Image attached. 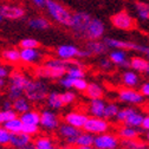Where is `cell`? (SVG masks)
I'll return each instance as SVG.
<instances>
[{
	"label": "cell",
	"instance_id": "obj_1",
	"mask_svg": "<svg viewBox=\"0 0 149 149\" xmlns=\"http://www.w3.org/2000/svg\"><path fill=\"white\" fill-rule=\"evenodd\" d=\"M46 7H47L50 14L58 23H61L63 25H66V26H71L73 15L66 8H64L62 5H59L57 3L52 1V0H46Z\"/></svg>",
	"mask_w": 149,
	"mask_h": 149
},
{
	"label": "cell",
	"instance_id": "obj_2",
	"mask_svg": "<svg viewBox=\"0 0 149 149\" xmlns=\"http://www.w3.org/2000/svg\"><path fill=\"white\" fill-rule=\"evenodd\" d=\"M29 83H30V81L25 76H23V74L19 72H14V74L12 76V79H11L10 89H8L10 98L13 101L19 98L23 92H25V89L29 85Z\"/></svg>",
	"mask_w": 149,
	"mask_h": 149
},
{
	"label": "cell",
	"instance_id": "obj_3",
	"mask_svg": "<svg viewBox=\"0 0 149 149\" xmlns=\"http://www.w3.org/2000/svg\"><path fill=\"white\" fill-rule=\"evenodd\" d=\"M25 95L31 101H43L47 96V88L42 82H31L25 89Z\"/></svg>",
	"mask_w": 149,
	"mask_h": 149
},
{
	"label": "cell",
	"instance_id": "obj_4",
	"mask_svg": "<svg viewBox=\"0 0 149 149\" xmlns=\"http://www.w3.org/2000/svg\"><path fill=\"white\" fill-rule=\"evenodd\" d=\"M92 22V18L83 12H78L74 13L72 17V24L71 27L76 31L78 34H84L86 36V31L89 29V25Z\"/></svg>",
	"mask_w": 149,
	"mask_h": 149
},
{
	"label": "cell",
	"instance_id": "obj_5",
	"mask_svg": "<svg viewBox=\"0 0 149 149\" xmlns=\"http://www.w3.org/2000/svg\"><path fill=\"white\" fill-rule=\"evenodd\" d=\"M111 23L114 24L117 29L121 30H130L135 25V22L132 17H130L125 11H121L111 17Z\"/></svg>",
	"mask_w": 149,
	"mask_h": 149
},
{
	"label": "cell",
	"instance_id": "obj_6",
	"mask_svg": "<svg viewBox=\"0 0 149 149\" xmlns=\"http://www.w3.org/2000/svg\"><path fill=\"white\" fill-rule=\"evenodd\" d=\"M84 129L88 133H92V134H102L108 129V123L101 118L97 117H91L88 118Z\"/></svg>",
	"mask_w": 149,
	"mask_h": 149
},
{
	"label": "cell",
	"instance_id": "obj_7",
	"mask_svg": "<svg viewBox=\"0 0 149 149\" xmlns=\"http://www.w3.org/2000/svg\"><path fill=\"white\" fill-rule=\"evenodd\" d=\"M25 14V11L22 7L18 6H10V5H3L0 7V18L1 20L4 18H8V19H18L22 18Z\"/></svg>",
	"mask_w": 149,
	"mask_h": 149
},
{
	"label": "cell",
	"instance_id": "obj_8",
	"mask_svg": "<svg viewBox=\"0 0 149 149\" xmlns=\"http://www.w3.org/2000/svg\"><path fill=\"white\" fill-rule=\"evenodd\" d=\"M104 33V25L101 20L98 19H92L91 24L89 25V29L86 31V36L88 38L95 40V39H98L103 36Z\"/></svg>",
	"mask_w": 149,
	"mask_h": 149
},
{
	"label": "cell",
	"instance_id": "obj_9",
	"mask_svg": "<svg viewBox=\"0 0 149 149\" xmlns=\"http://www.w3.org/2000/svg\"><path fill=\"white\" fill-rule=\"evenodd\" d=\"M94 144L98 149H115L117 146V140L111 135H100L95 139Z\"/></svg>",
	"mask_w": 149,
	"mask_h": 149
},
{
	"label": "cell",
	"instance_id": "obj_10",
	"mask_svg": "<svg viewBox=\"0 0 149 149\" xmlns=\"http://www.w3.org/2000/svg\"><path fill=\"white\" fill-rule=\"evenodd\" d=\"M61 134H62L64 137H66V141L70 142V143H76L78 136L81 135L78 128L73 127V125H71V124H69V123L61 127Z\"/></svg>",
	"mask_w": 149,
	"mask_h": 149
},
{
	"label": "cell",
	"instance_id": "obj_11",
	"mask_svg": "<svg viewBox=\"0 0 149 149\" xmlns=\"http://www.w3.org/2000/svg\"><path fill=\"white\" fill-rule=\"evenodd\" d=\"M14 148L17 149H22L25 146H27L30 143V135L22 132V133H17V134H12L11 136V142H10Z\"/></svg>",
	"mask_w": 149,
	"mask_h": 149
},
{
	"label": "cell",
	"instance_id": "obj_12",
	"mask_svg": "<svg viewBox=\"0 0 149 149\" xmlns=\"http://www.w3.org/2000/svg\"><path fill=\"white\" fill-rule=\"evenodd\" d=\"M65 121L69 124L76 127V128H84V125H85V123L88 121V117L85 115H82V114L71 113V114L65 116Z\"/></svg>",
	"mask_w": 149,
	"mask_h": 149
},
{
	"label": "cell",
	"instance_id": "obj_13",
	"mask_svg": "<svg viewBox=\"0 0 149 149\" xmlns=\"http://www.w3.org/2000/svg\"><path fill=\"white\" fill-rule=\"evenodd\" d=\"M79 52L81 51L77 47H74L72 45H62L57 50L58 56L63 59H71L73 57H76V56H79Z\"/></svg>",
	"mask_w": 149,
	"mask_h": 149
},
{
	"label": "cell",
	"instance_id": "obj_14",
	"mask_svg": "<svg viewBox=\"0 0 149 149\" xmlns=\"http://www.w3.org/2000/svg\"><path fill=\"white\" fill-rule=\"evenodd\" d=\"M120 100L129 103H141L143 97L134 90H122L120 92Z\"/></svg>",
	"mask_w": 149,
	"mask_h": 149
},
{
	"label": "cell",
	"instance_id": "obj_15",
	"mask_svg": "<svg viewBox=\"0 0 149 149\" xmlns=\"http://www.w3.org/2000/svg\"><path fill=\"white\" fill-rule=\"evenodd\" d=\"M40 124L45 128H49V129H53L57 127L58 124V120L54 114L50 113V111H43L42 115H40Z\"/></svg>",
	"mask_w": 149,
	"mask_h": 149
},
{
	"label": "cell",
	"instance_id": "obj_16",
	"mask_svg": "<svg viewBox=\"0 0 149 149\" xmlns=\"http://www.w3.org/2000/svg\"><path fill=\"white\" fill-rule=\"evenodd\" d=\"M104 111H105V104L102 100L95 98L92 100L91 105H90V113L96 116V117H102L104 116Z\"/></svg>",
	"mask_w": 149,
	"mask_h": 149
},
{
	"label": "cell",
	"instance_id": "obj_17",
	"mask_svg": "<svg viewBox=\"0 0 149 149\" xmlns=\"http://www.w3.org/2000/svg\"><path fill=\"white\" fill-rule=\"evenodd\" d=\"M105 44L110 47H116L120 50H130V49H136V44L133 43H128V42H122V40H116V39H110L105 38Z\"/></svg>",
	"mask_w": 149,
	"mask_h": 149
},
{
	"label": "cell",
	"instance_id": "obj_18",
	"mask_svg": "<svg viewBox=\"0 0 149 149\" xmlns=\"http://www.w3.org/2000/svg\"><path fill=\"white\" fill-rule=\"evenodd\" d=\"M23 127H24V123L20 118H14V120H11V121H7V122L4 123V128H6L12 134L22 133Z\"/></svg>",
	"mask_w": 149,
	"mask_h": 149
},
{
	"label": "cell",
	"instance_id": "obj_19",
	"mask_svg": "<svg viewBox=\"0 0 149 149\" xmlns=\"http://www.w3.org/2000/svg\"><path fill=\"white\" fill-rule=\"evenodd\" d=\"M20 120L23 121L24 124H37L40 123V115L34 113V111H26V113L22 114Z\"/></svg>",
	"mask_w": 149,
	"mask_h": 149
},
{
	"label": "cell",
	"instance_id": "obj_20",
	"mask_svg": "<svg viewBox=\"0 0 149 149\" xmlns=\"http://www.w3.org/2000/svg\"><path fill=\"white\" fill-rule=\"evenodd\" d=\"M107 44H103V43H100V42H96V40H92V42H89L88 45H86V50L92 54H100V53H103L107 51Z\"/></svg>",
	"mask_w": 149,
	"mask_h": 149
},
{
	"label": "cell",
	"instance_id": "obj_21",
	"mask_svg": "<svg viewBox=\"0 0 149 149\" xmlns=\"http://www.w3.org/2000/svg\"><path fill=\"white\" fill-rule=\"evenodd\" d=\"M20 56L24 62H34L39 58V53L34 49H23L20 51Z\"/></svg>",
	"mask_w": 149,
	"mask_h": 149
},
{
	"label": "cell",
	"instance_id": "obj_22",
	"mask_svg": "<svg viewBox=\"0 0 149 149\" xmlns=\"http://www.w3.org/2000/svg\"><path fill=\"white\" fill-rule=\"evenodd\" d=\"M86 94H88V96H89L90 98H92V100L101 98L102 95H103V90H102V88L98 86L97 84L91 83V84H89L88 88H86Z\"/></svg>",
	"mask_w": 149,
	"mask_h": 149
},
{
	"label": "cell",
	"instance_id": "obj_23",
	"mask_svg": "<svg viewBox=\"0 0 149 149\" xmlns=\"http://www.w3.org/2000/svg\"><path fill=\"white\" fill-rule=\"evenodd\" d=\"M110 61L118 64V65H130V63H128L125 59V53L121 50L111 52L110 53Z\"/></svg>",
	"mask_w": 149,
	"mask_h": 149
},
{
	"label": "cell",
	"instance_id": "obj_24",
	"mask_svg": "<svg viewBox=\"0 0 149 149\" xmlns=\"http://www.w3.org/2000/svg\"><path fill=\"white\" fill-rule=\"evenodd\" d=\"M13 108H14V110H17V113L24 114V113H26V111L30 110V104L26 102V100L19 97L15 101H13Z\"/></svg>",
	"mask_w": 149,
	"mask_h": 149
},
{
	"label": "cell",
	"instance_id": "obj_25",
	"mask_svg": "<svg viewBox=\"0 0 149 149\" xmlns=\"http://www.w3.org/2000/svg\"><path fill=\"white\" fill-rule=\"evenodd\" d=\"M47 102H49V105L53 109H59L64 103L62 101V96L57 92H52V94L49 95L47 97Z\"/></svg>",
	"mask_w": 149,
	"mask_h": 149
},
{
	"label": "cell",
	"instance_id": "obj_26",
	"mask_svg": "<svg viewBox=\"0 0 149 149\" xmlns=\"http://www.w3.org/2000/svg\"><path fill=\"white\" fill-rule=\"evenodd\" d=\"M143 120H144V117H143L142 115L136 114V113H133L132 115H130V116L124 121V123H125L127 125H129V127H139V125H142Z\"/></svg>",
	"mask_w": 149,
	"mask_h": 149
},
{
	"label": "cell",
	"instance_id": "obj_27",
	"mask_svg": "<svg viewBox=\"0 0 149 149\" xmlns=\"http://www.w3.org/2000/svg\"><path fill=\"white\" fill-rule=\"evenodd\" d=\"M130 65H132V68H134L137 71H146L148 65H149V63L146 59H143V58L135 57V58H133L132 61H130Z\"/></svg>",
	"mask_w": 149,
	"mask_h": 149
},
{
	"label": "cell",
	"instance_id": "obj_28",
	"mask_svg": "<svg viewBox=\"0 0 149 149\" xmlns=\"http://www.w3.org/2000/svg\"><path fill=\"white\" fill-rule=\"evenodd\" d=\"M3 57H4L6 61H8V62H18L19 59H22L20 52H18V51L14 50V49L4 51V52H3Z\"/></svg>",
	"mask_w": 149,
	"mask_h": 149
},
{
	"label": "cell",
	"instance_id": "obj_29",
	"mask_svg": "<svg viewBox=\"0 0 149 149\" xmlns=\"http://www.w3.org/2000/svg\"><path fill=\"white\" fill-rule=\"evenodd\" d=\"M29 25L33 29H38V30H45L50 26V23L46 19L43 18H37V19H32L29 22Z\"/></svg>",
	"mask_w": 149,
	"mask_h": 149
},
{
	"label": "cell",
	"instance_id": "obj_30",
	"mask_svg": "<svg viewBox=\"0 0 149 149\" xmlns=\"http://www.w3.org/2000/svg\"><path fill=\"white\" fill-rule=\"evenodd\" d=\"M79 147H90L91 144L95 143V139L89 134H81L76 142Z\"/></svg>",
	"mask_w": 149,
	"mask_h": 149
},
{
	"label": "cell",
	"instance_id": "obj_31",
	"mask_svg": "<svg viewBox=\"0 0 149 149\" xmlns=\"http://www.w3.org/2000/svg\"><path fill=\"white\" fill-rule=\"evenodd\" d=\"M136 11L141 19L143 20L149 19V5L143 3H136Z\"/></svg>",
	"mask_w": 149,
	"mask_h": 149
},
{
	"label": "cell",
	"instance_id": "obj_32",
	"mask_svg": "<svg viewBox=\"0 0 149 149\" xmlns=\"http://www.w3.org/2000/svg\"><path fill=\"white\" fill-rule=\"evenodd\" d=\"M120 136H122L123 139H135L137 136V130H135L133 127H125L122 128L120 132H118Z\"/></svg>",
	"mask_w": 149,
	"mask_h": 149
},
{
	"label": "cell",
	"instance_id": "obj_33",
	"mask_svg": "<svg viewBox=\"0 0 149 149\" xmlns=\"http://www.w3.org/2000/svg\"><path fill=\"white\" fill-rule=\"evenodd\" d=\"M66 72H68V76L73 77V78H83V76H84V71L79 68V64L71 66Z\"/></svg>",
	"mask_w": 149,
	"mask_h": 149
},
{
	"label": "cell",
	"instance_id": "obj_34",
	"mask_svg": "<svg viewBox=\"0 0 149 149\" xmlns=\"http://www.w3.org/2000/svg\"><path fill=\"white\" fill-rule=\"evenodd\" d=\"M14 118H17V115H15L14 111H12L11 109L3 110L1 113H0V122H1V123H5V122L14 120Z\"/></svg>",
	"mask_w": 149,
	"mask_h": 149
},
{
	"label": "cell",
	"instance_id": "obj_35",
	"mask_svg": "<svg viewBox=\"0 0 149 149\" xmlns=\"http://www.w3.org/2000/svg\"><path fill=\"white\" fill-rule=\"evenodd\" d=\"M123 81L127 85L129 86H133L137 83V76L134 73V72H125L123 74Z\"/></svg>",
	"mask_w": 149,
	"mask_h": 149
},
{
	"label": "cell",
	"instance_id": "obj_36",
	"mask_svg": "<svg viewBox=\"0 0 149 149\" xmlns=\"http://www.w3.org/2000/svg\"><path fill=\"white\" fill-rule=\"evenodd\" d=\"M118 108L115 104H110L105 107V111H104V117H113V116H117L118 114Z\"/></svg>",
	"mask_w": 149,
	"mask_h": 149
},
{
	"label": "cell",
	"instance_id": "obj_37",
	"mask_svg": "<svg viewBox=\"0 0 149 149\" xmlns=\"http://www.w3.org/2000/svg\"><path fill=\"white\" fill-rule=\"evenodd\" d=\"M11 136H12V133H10L6 128L0 129V142L3 144L11 142Z\"/></svg>",
	"mask_w": 149,
	"mask_h": 149
},
{
	"label": "cell",
	"instance_id": "obj_38",
	"mask_svg": "<svg viewBox=\"0 0 149 149\" xmlns=\"http://www.w3.org/2000/svg\"><path fill=\"white\" fill-rule=\"evenodd\" d=\"M38 45H39L38 42L34 39H31V38H27V39H24L20 42V46L23 49H36Z\"/></svg>",
	"mask_w": 149,
	"mask_h": 149
},
{
	"label": "cell",
	"instance_id": "obj_39",
	"mask_svg": "<svg viewBox=\"0 0 149 149\" xmlns=\"http://www.w3.org/2000/svg\"><path fill=\"white\" fill-rule=\"evenodd\" d=\"M133 113H135V110L134 109H130V108H127V109H123V110H120L118 111V114H117V118L120 121H125L130 115H132Z\"/></svg>",
	"mask_w": 149,
	"mask_h": 149
},
{
	"label": "cell",
	"instance_id": "obj_40",
	"mask_svg": "<svg viewBox=\"0 0 149 149\" xmlns=\"http://www.w3.org/2000/svg\"><path fill=\"white\" fill-rule=\"evenodd\" d=\"M123 147L125 149H140L141 144H139L137 142L133 141V139H125L123 141Z\"/></svg>",
	"mask_w": 149,
	"mask_h": 149
},
{
	"label": "cell",
	"instance_id": "obj_41",
	"mask_svg": "<svg viewBox=\"0 0 149 149\" xmlns=\"http://www.w3.org/2000/svg\"><path fill=\"white\" fill-rule=\"evenodd\" d=\"M36 147L38 149H44V148H49V147H52V146H51V141L49 139L42 137L36 142Z\"/></svg>",
	"mask_w": 149,
	"mask_h": 149
},
{
	"label": "cell",
	"instance_id": "obj_42",
	"mask_svg": "<svg viewBox=\"0 0 149 149\" xmlns=\"http://www.w3.org/2000/svg\"><path fill=\"white\" fill-rule=\"evenodd\" d=\"M23 132L26 133V134H29V135L36 134L37 132H38V125H37V124H24Z\"/></svg>",
	"mask_w": 149,
	"mask_h": 149
},
{
	"label": "cell",
	"instance_id": "obj_43",
	"mask_svg": "<svg viewBox=\"0 0 149 149\" xmlns=\"http://www.w3.org/2000/svg\"><path fill=\"white\" fill-rule=\"evenodd\" d=\"M88 85H89V84H88L83 78H74L73 86L76 88L77 90H86Z\"/></svg>",
	"mask_w": 149,
	"mask_h": 149
},
{
	"label": "cell",
	"instance_id": "obj_44",
	"mask_svg": "<svg viewBox=\"0 0 149 149\" xmlns=\"http://www.w3.org/2000/svg\"><path fill=\"white\" fill-rule=\"evenodd\" d=\"M61 96H62V101L64 104H69V103L73 102V100H74V95L72 92H64Z\"/></svg>",
	"mask_w": 149,
	"mask_h": 149
},
{
	"label": "cell",
	"instance_id": "obj_45",
	"mask_svg": "<svg viewBox=\"0 0 149 149\" xmlns=\"http://www.w3.org/2000/svg\"><path fill=\"white\" fill-rule=\"evenodd\" d=\"M63 86H65V88H71V86H73V83H74V78L73 77H70V76H68V77H65V78H63V79H61V82H59Z\"/></svg>",
	"mask_w": 149,
	"mask_h": 149
},
{
	"label": "cell",
	"instance_id": "obj_46",
	"mask_svg": "<svg viewBox=\"0 0 149 149\" xmlns=\"http://www.w3.org/2000/svg\"><path fill=\"white\" fill-rule=\"evenodd\" d=\"M135 50H137V51H141V52L146 53L147 56H149V47H147V46H141V45H136V49H135Z\"/></svg>",
	"mask_w": 149,
	"mask_h": 149
},
{
	"label": "cell",
	"instance_id": "obj_47",
	"mask_svg": "<svg viewBox=\"0 0 149 149\" xmlns=\"http://www.w3.org/2000/svg\"><path fill=\"white\" fill-rule=\"evenodd\" d=\"M101 66L103 69H110L111 68V62L108 61V59H103V61H101Z\"/></svg>",
	"mask_w": 149,
	"mask_h": 149
},
{
	"label": "cell",
	"instance_id": "obj_48",
	"mask_svg": "<svg viewBox=\"0 0 149 149\" xmlns=\"http://www.w3.org/2000/svg\"><path fill=\"white\" fill-rule=\"evenodd\" d=\"M141 91H142V94H143V95H146V96H149V83L144 84V85L142 86Z\"/></svg>",
	"mask_w": 149,
	"mask_h": 149
},
{
	"label": "cell",
	"instance_id": "obj_49",
	"mask_svg": "<svg viewBox=\"0 0 149 149\" xmlns=\"http://www.w3.org/2000/svg\"><path fill=\"white\" fill-rule=\"evenodd\" d=\"M142 127H143L144 129L149 130V116H148V117H144V120H143V123H142Z\"/></svg>",
	"mask_w": 149,
	"mask_h": 149
},
{
	"label": "cell",
	"instance_id": "obj_50",
	"mask_svg": "<svg viewBox=\"0 0 149 149\" xmlns=\"http://www.w3.org/2000/svg\"><path fill=\"white\" fill-rule=\"evenodd\" d=\"M7 73H8V72H7V70H6L4 66L0 69V77H1V78H5V77L7 76Z\"/></svg>",
	"mask_w": 149,
	"mask_h": 149
},
{
	"label": "cell",
	"instance_id": "obj_51",
	"mask_svg": "<svg viewBox=\"0 0 149 149\" xmlns=\"http://www.w3.org/2000/svg\"><path fill=\"white\" fill-rule=\"evenodd\" d=\"M32 1H33L36 5H38V6H44V5H46V0H32Z\"/></svg>",
	"mask_w": 149,
	"mask_h": 149
},
{
	"label": "cell",
	"instance_id": "obj_52",
	"mask_svg": "<svg viewBox=\"0 0 149 149\" xmlns=\"http://www.w3.org/2000/svg\"><path fill=\"white\" fill-rule=\"evenodd\" d=\"M11 109V103L10 102H5L4 103V110H8Z\"/></svg>",
	"mask_w": 149,
	"mask_h": 149
},
{
	"label": "cell",
	"instance_id": "obj_53",
	"mask_svg": "<svg viewBox=\"0 0 149 149\" xmlns=\"http://www.w3.org/2000/svg\"><path fill=\"white\" fill-rule=\"evenodd\" d=\"M4 84H5V82H4V78H1V79H0V85H1V86H3Z\"/></svg>",
	"mask_w": 149,
	"mask_h": 149
},
{
	"label": "cell",
	"instance_id": "obj_54",
	"mask_svg": "<svg viewBox=\"0 0 149 149\" xmlns=\"http://www.w3.org/2000/svg\"><path fill=\"white\" fill-rule=\"evenodd\" d=\"M79 149H91V148L90 147H81Z\"/></svg>",
	"mask_w": 149,
	"mask_h": 149
},
{
	"label": "cell",
	"instance_id": "obj_55",
	"mask_svg": "<svg viewBox=\"0 0 149 149\" xmlns=\"http://www.w3.org/2000/svg\"><path fill=\"white\" fill-rule=\"evenodd\" d=\"M38 149V148H37ZM44 149H57V148H53V147H49V148H44Z\"/></svg>",
	"mask_w": 149,
	"mask_h": 149
},
{
	"label": "cell",
	"instance_id": "obj_56",
	"mask_svg": "<svg viewBox=\"0 0 149 149\" xmlns=\"http://www.w3.org/2000/svg\"><path fill=\"white\" fill-rule=\"evenodd\" d=\"M146 72L149 74V65H148V68H147V70H146Z\"/></svg>",
	"mask_w": 149,
	"mask_h": 149
},
{
	"label": "cell",
	"instance_id": "obj_57",
	"mask_svg": "<svg viewBox=\"0 0 149 149\" xmlns=\"http://www.w3.org/2000/svg\"><path fill=\"white\" fill-rule=\"evenodd\" d=\"M147 139H148V140H149V133H148V135H147Z\"/></svg>",
	"mask_w": 149,
	"mask_h": 149
},
{
	"label": "cell",
	"instance_id": "obj_58",
	"mask_svg": "<svg viewBox=\"0 0 149 149\" xmlns=\"http://www.w3.org/2000/svg\"><path fill=\"white\" fill-rule=\"evenodd\" d=\"M65 149H74V148H65Z\"/></svg>",
	"mask_w": 149,
	"mask_h": 149
}]
</instances>
